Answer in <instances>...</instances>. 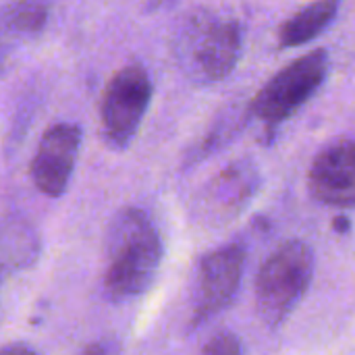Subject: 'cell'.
<instances>
[{"label":"cell","instance_id":"6da1fadb","mask_svg":"<svg viewBox=\"0 0 355 355\" xmlns=\"http://www.w3.org/2000/svg\"><path fill=\"white\" fill-rule=\"evenodd\" d=\"M162 237L139 208L119 210L106 229L104 243V295L110 302H129L144 295L162 264Z\"/></svg>","mask_w":355,"mask_h":355},{"label":"cell","instance_id":"7a4b0ae2","mask_svg":"<svg viewBox=\"0 0 355 355\" xmlns=\"http://www.w3.org/2000/svg\"><path fill=\"white\" fill-rule=\"evenodd\" d=\"M243 40L245 27L239 17L202 6L179 21L173 50L189 79L216 83L237 67Z\"/></svg>","mask_w":355,"mask_h":355},{"label":"cell","instance_id":"3957f363","mask_svg":"<svg viewBox=\"0 0 355 355\" xmlns=\"http://www.w3.org/2000/svg\"><path fill=\"white\" fill-rule=\"evenodd\" d=\"M316 270L310 243L289 239L260 266L256 277V310L266 327L279 329L306 297Z\"/></svg>","mask_w":355,"mask_h":355},{"label":"cell","instance_id":"277c9868","mask_svg":"<svg viewBox=\"0 0 355 355\" xmlns=\"http://www.w3.org/2000/svg\"><path fill=\"white\" fill-rule=\"evenodd\" d=\"M331 56L324 48L312 50L285 64L245 106L250 119L264 123L272 135L302 106H306L329 77Z\"/></svg>","mask_w":355,"mask_h":355},{"label":"cell","instance_id":"5b68a950","mask_svg":"<svg viewBox=\"0 0 355 355\" xmlns=\"http://www.w3.org/2000/svg\"><path fill=\"white\" fill-rule=\"evenodd\" d=\"M152 96V77L139 62L121 67L108 79L100 102V133L108 148L125 150L133 141Z\"/></svg>","mask_w":355,"mask_h":355},{"label":"cell","instance_id":"8992f818","mask_svg":"<svg viewBox=\"0 0 355 355\" xmlns=\"http://www.w3.org/2000/svg\"><path fill=\"white\" fill-rule=\"evenodd\" d=\"M248 252L239 241L227 243L210 254H206L196 270L193 291H191V324L200 327L225 312L243 279Z\"/></svg>","mask_w":355,"mask_h":355},{"label":"cell","instance_id":"52a82bcc","mask_svg":"<svg viewBox=\"0 0 355 355\" xmlns=\"http://www.w3.org/2000/svg\"><path fill=\"white\" fill-rule=\"evenodd\" d=\"M262 177L256 162L241 158L216 173L193 202V216L208 227L235 220L256 198Z\"/></svg>","mask_w":355,"mask_h":355},{"label":"cell","instance_id":"ba28073f","mask_svg":"<svg viewBox=\"0 0 355 355\" xmlns=\"http://www.w3.org/2000/svg\"><path fill=\"white\" fill-rule=\"evenodd\" d=\"M81 127L75 123L50 125L31 158L29 175L35 189L48 198H60L71 183L81 150Z\"/></svg>","mask_w":355,"mask_h":355},{"label":"cell","instance_id":"9c48e42d","mask_svg":"<svg viewBox=\"0 0 355 355\" xmlns=\"http://www.w3.org/2000/svg\"><path fill=\"white\" fill-rule=\"evenodd\" d=\"M308 185L314 200L352 208L355 204V144L352 137H341L324 146L308 173Z\"/></svg>","mask_w":355,"mask_h":355},{"label":"cell","instance_id":"30bf717a","mask_svg":"<svg viewBox=\"0 0 355 355\" xmlns=\"http://www.w3.org/2000/svg\"><path fill=\"white\" fill-rule=\"evenodd\" d=\"M48 15L50 4L46 2H8L0 6V77L19 52L40 37Z\"/></svg>","mask_w":355,"mask_h":355},{"label":"cell","instance_id":"8fae6325","mask_svg":"<svg viewBox=\"0 0 355 355\" xmlns=\"http://www.w3.org/2000/svg\"><path fill=\"white\" fill-rule=\"evenodd\" d=\"M339 15L337 0H318L302 6L279 27L281 48H300L327 31Z\"/></svg>","mask_w":355,"mask_h":355},{"label":"cell","instance_id":"7c38bea8","mask_svg":"<svg viewBox=\"0 0 355 355\" xmlns=\"http://www.w3.org/2000/svg\"><path fill=\"white\" fill-rule=\"evenodd\" d=\"M40 235L21 216H6L0 220V266L10 270H23L40 258Z\"/></svg>","mask_w":355,"mask_h":355},{"label":"cell","instance_id":"4fadbf2b","mask_svg":"<svg viewBox=\"0 0 355 355\" xmlns=\"http://www.w3.org/2000/svg\"><path fill=\"white\" fill-rule=\"evenodd\" d=\"M250 121V116H248V108H243L241 112L239 110H235V112H229V114H225L223 119H218L214 125H212V129H210V133L200 141V146L193 150V160H204V158H208L210 154H214V152H218L223 146H227L241 129H243V125Z\"/></svg>","mask_w":355,"mask_h":355},{"label":"cell","instance_id":"5bb4252c","mask_svg":"<svg viewBox=\"0 0 355 355\" xmlns=\"http://www.w3.org/2000/svg\"><path fill=\"white\" fill-rule=\"evenodd\" d=\"M202 355H243V343L235 333L218 331L206 341Z\"/></svg>","mask_w":355,"mask_h":355},{"label":"cell","instance_id":"9a60e30c","mask_svg":"<svg viewBox=\"0 0 355 355\" xmlns=\"http://www.w3.org/2000/svg\"><path fill=\"white\" fill-rule=\"evenodd\" d=\"M0 355H42L37 349H33L27 343H12L0 349Z\"/></svg>","mask_w":355,"mask_h":355},{"label":"cell","instance_id":"2e32d148","mask_svg":"<svg viewBox=\"0 0 355 355\" xmlns=\"http://www.w3.org/2000/svg\"><path fill=\"white\" fill-rule=\"evenodd\" d=\"M110 343L108 341H96V343H89V345H85L79 355H110Z\"/></svg>","mask_w":355,"mask_h":355},{"label":"cell","instance_id":"e0dca14e","mask_svg":"<svg viewBox=\"0 0 355 355\" xmlns=\"http://www.w3.org/2000/svg\"><path fill=\"white\" fill-rule=\"evenodd\" d=\"M335 229L339 231V233H349V229H352V223H349V218L347 216H341V218H337L335 220Z\"/></svg>","mask_w":355,"mask_h":355},{"label":"cell","instance_id":"ac0fdd59","mask_svg":"<svg viewBox=\"0 0 355 355\" xmlns=\"http://www.w3.org/2000/svg\"><path fill=\"white\" fill-rule=\"evenodd\" d=\"M2 275H4V270H2V266H0V285H2Z\"/></svg>","mask_w":355,"mask_h":355}]
</instances>
